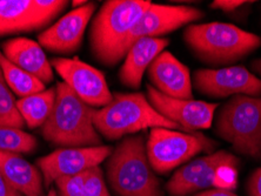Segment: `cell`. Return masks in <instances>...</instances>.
I'll list each match as a JSON object with an SVG mask.
<instances>
[{
    "label": "cell",
    "mask_w": 261,
    "mask_h": 196,
    "mask_svg": "<svg viewBox=\"0 0 261 196\" xmlns=\"http://www.w3.org/2000/svg\"><path fill=\"white\" fill-rule=\"evenodd\" d=\"M55 108L41 128L46 141L64 148L97 147L101 136L95 129V108L84 102L65 82L57 83Z\"/></svg>",
    "instance_id": "cell-1"
},
{
    "label": "cell",
    "mask_w": 261,
    "mask_h": 196,
    "mask_svg": "<svg viewBox=\"0 0 261 196\" xmlns=\"http://www.w3.org/2000/svg\"><path fill=\"white\" fill-rule=\"evenodd\" d=\"M184 40L194 55L208 65H231L260 47L261 38L227 22L191 24Z\"/></svg>",
    "instance_id": "cell-2"
},
{
    "label": "cell",
    "mask_w": 261,
    "mask_h": 196,
    "mask_svg": "<svg viewBox=\"0 0 261 196\" xmlns=\"http://www.w3.org/2000/svg\"><path fill=\"white\" fill-rule=\"evenodd\" d=\"M107 179L118 196H164L149 164L144 136L125 137L106 162Z\"/></svg>",
    "instance_id": "cell-3"
},
{
    "label": "cell",
    "mask_w": 261,
    "mask_h": 196,
    "mask_svg": "<svg viewBox=\"0 0 261 196\" xmlns=\"http://www.w3.org/2000/svg\"><path fill=\"white\" fill-rule=\"evenodd\" d=\"M148 0H109L95 14L90 29V48L93 57L106 66L118 64L117 55L146 10Z\"/></svg>",
    "instance_id": "cell-4"
},
{
    "label": "cell",
    "mask_w": 261,
    "mask_h": 196,
    "mask_svg": "<svg viewBox=\"0 0 261 196\" xmlns=\"http://www.w3.org/2000/svg\"><path fill=\"white\" fill-rule=\"evenodd\" d=\"M93 122L98 133L107 140H117L147 128L180 129L163 117L143 93H116L112 101L94 110Z\"/></svg>",
    "instance_id": "cell-5"
},
{
    "label": "cell",
    "mask_w": 261,
    "mask_h": 196,
    "mask_svg": "<svg viewBox=\"0 0 261 196\" xmlns=\"http://www.w3.org/2000/svg\"><path fill=\"white\" fill-rule=\"evenodd\" d=\"M216 132L238 154L261 160V97L234 95L219 109Z\"/></svg>",
    "instance_id": "cell-6"
},
{
    "label": "cell",
    "mask_w": 261,
    "mask_h": 196,
    "mask_svg": "<svg viewBox=\"0 0 261 196\" xmlns=\"http://www.w3.org/2000/svg\"><path fill=\"white\" fill-rule=\"evenodd\" d=\"M216 147V142L201 133L153 128L149 132L146 152L153 171L159 174H168L199 153L207 152L211 154Z\"/></svg>",
    "instance_id": "cell-7"
},
{
    "label": "cell",
    "mask_w": 261,
    "mask_h": 196,
    "mask_svg": "<svg viewBox=\"0 0 261 196\" xmlns=\"http://www.w3.org/2000/svg\"><path fill=\"white\" fill-rule=\"evenodd\" d=\"M203 12L191 6L182 5H161L153 4L141 15L136 26L130 31L127 39L119 49L117 61L119 63L134 42L143 38H160L164 34L171 33L181 26L202 19Z\"/></svg>",
    "instance_id": "cell-8"
},
{
    "label": "cell",
    "mask_w": 261,
    "mask_h": 196,
    "mask_svg": "<svg viewBox=\"0 0 261 196\" xmlns=\"http://www.w3.org/2000/svg\"><path fill=\"white\" fill-rule=\"evenodd\" d=\"M67 4L63 0H0V37L44 29Z\"/></svg>",
    "instance_id": "cell-9"
},
{
    "label": "cell",
    "mask_w": 261,
    "mask_h": 196,
    "mask_svg": "<svg viewBox=\"0 0 261 196\" xmlns=\"http://www.w3.org/2000/svg\"><path fill=\"white\" fill-rule=\"evenodd\" d=\"M51 65L64 82L88 106L97 109L112 101L113 95L105 75L97 68L78 58H55Z\"/></svg>",
    "instance_id": "cell-10"
},
{
    "label": "cell",
    "mask_w": 261,
    "mask_h": 196,
    "mask_svg": "<svg viewBox=\"0 0 261 196\" xmlns=\"http://www.w3.org/2000/svg\"><path fill=\"white\" fill-rule=\"evenodd\" d=\"M193 83L201 94L211 98L231 95L261 97V79L244 66L198 70L193 74Z\"/></svg>",
    "instance_id": "cell-11"
},
{
    "label": "cell",
    "mask_w": 261,
    "mask_h": 196,
    "mask_svg": "<svg viewBox=\"0 0 261 196\" xmlns=\"http://www.w3.org/2000/svg\"><path fill=\"white\" fill-rule=\"evenodd\" d=\"M147 99L151 105L168 120L186 133L208 129L213 124L218 105L193 99H176L160 93L147 85Z\"/></svg>",
    "instance_id": "cell-12"
},
{
    "label": "cell",
    "mask_w": 261,
    "mask_h": 196,
    "mask_svg": "<svg viewBox=\"0 0 261 196\" xmlns=\"http://www.w3.org/2000/svg\"><path fill=\"white\" fill-rule=\"evenodd\" d=\"M240 160L226 151H218L199 157L176 171L166 184L171 196H187L216 184L218 169L222 166L238 167Z\"/></svg>",
    "instance_id": "cell-13"
},
{
    "label": "cell",
    "mask_w": 261,
    "mask_h": 196,
    "mask_svg": "<svg viewBox=\"0 0 261 196\" xmlns=\"http://www.w3.org/2000/svg\"><path fill=\"white\" fill-rule=\"evenodd\" d=\"M113 149L110 146L97 147L60 148L38 159L37 166L44 178L45 187H49L63 176L75 175L97 167L109 159Z\"/></svg>",
    "instance_id": "cell-14"
},
{
    "label": "cell",
    "mask_w": 261,
    "mask_h": 196,
    "mask_svg": "<svg viewBox=\"0 0 261 196\" xmlns=\"http://www.w3.org/2000/svg\"><path fill=\"white\" fill-rule=\"evenodd\" d=\"M97 10L95 3H86L72 10L38 36L41 47L58 54H73L83 44L84 34Z\"/></svg>",
    "instance_id": "cell-15"
},
{
    "label": "cell",
    "mask_w": 261,
    "mask_h": 196,
    "mask_svg": "<svg viewBox=\"0 0 261 196\" xmlns=\"http://www.w3.org/2000/svg\"><path fill=\"white\" fill-rule=\"evenodd\" d=\"M153 87L167 97L192 99V79L189 67L176 59L171 52L164 51L153 60L147 70Z\"/></svg>",
    "instance_id": "cell-16"
},
{
    "label": "cell",
    "mask_w": 261,
    "mask_h": 196,
    "mask_svg": "<svg viewBox=\"0 0 261 196\" xmlns=\"http://www.w3.org/2000/svg\"><path fill=\"white\" fill-rule=\"evenodd\" d=\"M3 54L45 85L53 80V67L38 41L28 38L10 39L3 44Z\"/></svg>",
    "instance_id": "cell-17"
},
{
    "label": "cell",
    "mask_w": 261,
    "mask_h": 196,
    "mask_svg": "<svg viewBox=\"0 0 261 196\" xmlns=\"http://www.w3.org/2000/svg\"><path fill=\"white\" fill-rule=\"evenodd\" d=\"M168 44L170 41L166 38H143L134 42L126 53L119 72L120 82L133 90L139 88L145 72Z\"/></svg>",
    "instance_id": "cell-18"
},
{
    "label": "cell",
    "mask_w": 261,
    "mask_h": 196,
    "mask_svg": "<svg viewBox=\"0 0 261 196\" xmlns=\"http://www.w3.org/2000/svg\"><path fill=\"white\" fill-rule=\"evenodd\" d=\"M0 174L24 196H45L40 169L20 154L0 152Z\"/></svg>",
    "instance_id": "cell-19"
},
{
    "label": "cell",
    "mask_w": 261,
    "mask_h": 196,
    "mask_svg": "<svg viewBox=\"0 0 261 196\" xmlns=\"http://www.w3.org/2000/svg\"><path fill=\"white\" fill-rule=\"evenodd\" d=\"M56 97L57 88L51 87L39 93L18 100L17 106L19 112L30 128H38L45 125L55 108Z\"/></svg>",
    "instance_id": "cell-20"
},
{
    "label": "cell",
    "mask_w": 261,
    "mask_h": 196,
    "mask_svg": "<svg viewBox=\"0 0 261 196\" xmlns=\"http://www.w3.org/2000/svg\"><path fill=\"white\" fill-rule=\"evenodd\" d=\"M0 70L3 72L4 79L9 85L11 91L20 98L39 93L45 91V83L41 82L36 76L30 74L20 67L15 66L9 59H6L0 51Z\"/></svg>",
    "instance_id": "cell-21"
},
{
    "label": "cell",
    "mask_w": 261,
    "mask_h": 196,
    "mask_svg": "<svg viewBox=\"0 0 261 196\" xmlns=\"http://www.w3.org/2000/svg\"><path fill=\"white\" fill-rule=\"evenodd\" d=\"M37 146L38 141L32 134L15 127L0 126V152L29 154Z\"/></svg>",
    "instance_id": "cell-22"
},
{
    "label": "cell",
    "mask_w": 261,
    "mask_h": 196,
    "mask_svg": "<svg viewBox=\"0 0 261 196\" xmlns=\"http://www.w3.org/2000/svg\"><path fill=\"white\" fill-rule=\"evenodd\" d=\"M25 125L24 119L18 109L13 92L6 83L0 70V126L22 129Z\"/></svg>",
    "instance_id": "cell-23"
},
{
    "label": "cell",
    "mask_w": 261,
    "mask_h": 196,
    "mask_svg": "<svg viewBox=\"0 0 261 196\" xmlns=\"http://www.w3.org/2000/svg\"><path fill=\"white\" fill-rule=\"evenodd\" d=\"M90 171V169H88ZM88 171L75 175L63 176L55 182L58 188L59 196H84V184H85Z\"/></svg>",
    "instance_id": "cell-24"
},
{
    "label": "cell",
    "mask_w": 261,
    "mask_h": 196,
    "mask_svg": "<svg viewBox=\"0 0 261 196\" xmlns=\"http://www.w3.org/2000/svg\"><path fill=\"white\" fill-rule=\"evenodd\" d=\"M84 196H111L105 179H103V173L99 166L88 171V175L84 184Z\"/></svg>",
    "instance_id": "cell-25"
},
{
    "label": "cell",
    "mask_w": 261,
    "mask_h": 196,
    "mask_svg": "<svg viewBox=\"0 0 261 196\" xmlns=\"http://www.w3.org/2000/svg\"><path fill=\"white\" fill-rule=\"evenodd\" d=\"M252 4V2H244V0H216L211 4V9H217L225 11V12H234L240 7Z\"/></svg>",
    "instance_id": "cell-26"
},
{
    "label": "cell",
    "mask_w": 261,
    "mask_h": 196,
    "mask_svg": "<svg viewBox=\"0 0 261 196\" xmlns=\"http://www.w3.org/2000/svg\"><path fill=\"white\" fill-rule=\"evenodd\" d=\"M247 191L249 196H261V167L255 169L248 178Z\"/></svg>",
    "instance_id": "cell-27"
},
{
    "label": "cell",
    "mask_w": 261,
    "mask_h": 196,
    "mask_svg": "<svg viewBox=\"0 0 261 196\" xmlns=\"http://www.w3.org/2000/svg\"><path fill=\"white\" fill-rule=\"evenodd\" d=\"M0 196H24L13 186L6 181L5 178L0 174Z\"/></svg>",
    "instance_id": "cell-28"
},
{
    "label": "cell",
    "mask_w": 261,
    "mask_h": 196,
    "mask_svg": "<svg viewBox=\"0 0 261 196\" xmlns=\"http://www.w3.org/2000/svg\"><path fill=\"white\" fill-rule=\"evenodd\" d=\"M194 196H239V195L234 194L231 190L220 189V188H214V189L200 191V193L195 194Z\"/></svg>",
    "instance_id": "cell-29"
},
{
    "label": "cell",
    "mask_w": 261,
    "mask_h": 196,
    "mask_svg": "<svg viewBox=\"0 0 261 196\" xmlns=\"http://www.w3.org/2000/svg\"><path fill=\"white\" fill-rule=\"evenodd\" d=\"M252 68H254V71L258 73L259 75H261V59H258L252 63Z\"/></svg>",
    "instance_id": "cell-30"
},
{
    "label": "cell",
    "mask_w": 261,
    "mask_h": 196,
    "mask_svg": "<svg viewBox=\"0 0 261 196\" xmlns=\"http://www.w3.org/2000/svg\"><path fill=\"white\" fill-rule=\"evenodd\" d=\"M47 196H59V195H58V193H57V191H56L55 189H51V190L48 191Z\"/></svg>",
    "instance_id": "cell-31"
}]
</instances>
